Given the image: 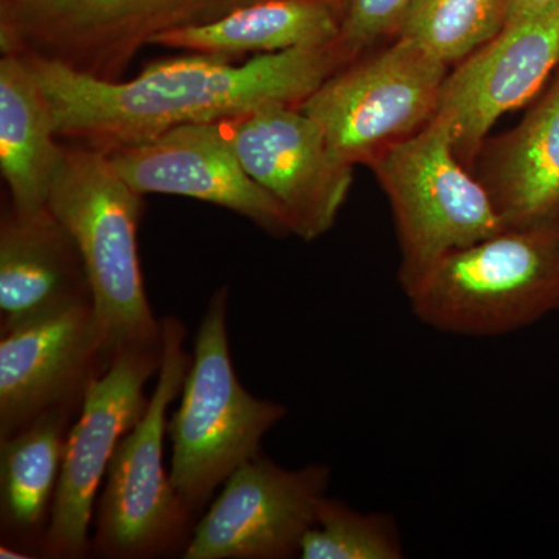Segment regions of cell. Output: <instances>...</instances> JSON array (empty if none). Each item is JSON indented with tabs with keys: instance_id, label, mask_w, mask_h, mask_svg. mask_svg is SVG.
Instances as JSON below:
<instances>
[{
	"instance_id": "6da1fadb",
	"label": "cell",
	"mask_w": 559,
	"mask_h": 559,
	"mask_svg": "<svg viewBox=\"0 0 559 559\" xmlns=\"http://www.w3.org/2000/svg\"><path fill=\"white\" fill-rule=\"evenodd\" d=\"M49 103L58 135L105 151L191 123L238 119L271 103L304 105L349 60L340 43L261 53L245 64L221 55L154 62L131 80H103L58 61L24 57Z\"/></svg>"
},
{
	"instance_id": "7a4b0ae2",
	"label": "cell",
	"mask_w": 559,
	"mask_h": 559,
	"mask_svg": "<svg viewBox=\"0 0 559 559\" xmlns=\"http://www.w3.org/2000/svg\"><path fill=\"white\" fill-rule=\"evenodd\" d=\"M142 197L114 170L105 150L87 143L62 150L47 207L83 259L106 369L121 352L164 344L140 270Z\"/></svg>"
},
{
	"instance_id": "3957f363",
	"label": "cell",
	"mask_w": 559,
	"mask_h": 559,
	"mask_svg": "<svg viewBox=\"0 0 559 559\" xmlns=\"http://www.w3.org/2000/svg\"><path fill=\"white\" fill-rule=\"evenodd\" d=\"M407 300L419 323L462 337L507 336L559 311V215L452 250Z\"/></svg>"
},
{
	"instance_id": "277c9868",
	"label": "cell",
	"mask_w": 559,
	"mask_h": 559,
	"mask_svg": "<svg viewBox=\"0 0 559 559\" xmlns=\"http://www.w3.org/2000/svg\"><path fill=\"white\" fill-rule=\"evenodd\" d=\"M227 288L210 297L180 406L168 419L173 487L193 520L219 485L260 454L261 439L286 417L282 403L257 399L238 380L227 336Z\"/></svg>"
},
{
	"instance_id": "5b68a950",
	"label": "cell",
	"mask_w": 559,
	"mask_h": 559,
	"mask_svg": "<svg viewBox=\"0 0 559 559\" xmlns=\"http://www.w3.org/2000/svg\"><path fill=\"white\" fill-rule=\"evenodd\" d=\"M164 345L156 389L134 429L121 439L95 503L91 554L108 559H150L186 550L193 518L180 502L165 466L168 407L182 392L191 355L186 325L162 318Z\"/></svg>"
},
{
	"instance_id": "8992f818",
	"label": "cell",
	"mask_w": 559,
	"mask_h": 559,
	"mask_svg": "<svg viewBox=\"0 0 559 559\" xmlns=\"http://www.w3.org/2000/svg\"><path fill=\"white\" fill-rule=\"evenodd\" d=\"M388 197L400 246L399 283L411 296L452 250L506 229L484 183L455 156L450 128L433 119L369 165Z\"/></svg>"
},
{
	"instance_id": "52a82bcc",
	"label": "cell",
	"mask_w": 559,
	"mask_h": 559,
	"mask_svg": "<svg viewBox=\"0 0 559 559\" xmlns=\"http://www.w3.org/2000/svg\"><path fill=\"white\" fill-rule=\"evenodd\" d=\"M257 0H0V49L120 80L154 38Z\"/></svg>"
},
{
	"instance_id": "ba28073f",
	"label": "cell",
	"mask_w": 559,
	"mask_h": 559,
	"mask_svg": "<svg viewBox=\"0 0 559 559\" xmlns=\"http://www.w3.org/2000/svg\"><path fill=\"white\" fill-rule=\"evenodd\" d=\"M450 70L414 40L396 38L334 72L301 110L340 159L369 167L382 151L436 119Z\"/></svg>"
},
{
	"instance_id": "9c48e42d",
	"label": "cell",
	"mask_w": 559,
	"mask_h": 559,
	"mask_svg": "<svg viewBox=\"0 0 559 559\" xmlns=\"http://www.w3.org/2000/svg\"><path fill=\"white\" fill-rule=\"evenodd\" d=\"M162 345L121 352L87 385L79 418L66 441L40 557L81 559L91 554L90 530L98 491L121 439L148 407L145 385L160 369Z\"/></svg>"
},
{
	"instance_id": "30bf717a",
	"label": "cell",
	"mask_w": 559,
	"mask_h": 559,
	"mask_svg": "<svg viewBox=\"0 0 559 559\" xmlns=\"http://www.w3.org/2000/svg\"><path fill=\"white\" fill-rule=\"evenodd\" d=\"M330 481V466L289 469L253 455L231 474L194 525L182 559L297 557Z\"/></svg>"
},
{
	"instance_id": "8fae6325",
	"label": "cell",
	"mask_w": 559,
	"mask_h": 559,
	"mask_svg": "<svg viewBox=\"0 0 559 559\" xmlns=\"http://www.w3.org/2000/svg\"><path fill=\"white\" fill-rule=\"evenodd\" d=\"M224 123L250 178L285 209L293 235L310 242L333 229L355 167L331 151L310 116L271 103Z\"/></svg>"
},
{
	"instance_id": "7c38bea8",
	"label": "cell",
	"mask_w": 559,
	"mask_h": 559,
	"mask_svg": "<svg viewBox=\"0 0 559 559\" xmlns=\"http://www.w3.org/2000/svg\"><path fill=\"white\" fill-rule=\"evenodd\" d=\"M106 154L140 194L193 198L231 210L274 237L293 235L285 209L242 167L224 121L180 124Z\"/></svg>"
},
{
	"instance_id": "4fadbf2b",
	"label": "cell",
	"mask_w": 559,
	"mask_h": 559,
	"mask_svg": "<svg viewBox=\"0 0 559 559\" xmlns=\"http://www.w3.org/2000/svg\"><path fill=\"white\" fill-rule=\"evenodd\" d=\"M559 66V7L509 22L450 70L436 119L450 128L455 156L473 171L496 121L538 94Z\"/></svg>"
},
{
	"instance_id": "5bb4252c",
	"label": "cell",
	"mask_w": 559,
	"mask_h": 559,
	"mask_svg": "<svg viewBox=\"0 0 559 559\" xmlns=\"http://www.w3.org/2000/svg\"><path fill=\"white\" fill-rule=\"evenodd\" d=\"M105 370L92 301L2 333L0 440L47 412L79 409L87 385Z\"/></svg>"
},
{
	"instance_id": "9a60e30c",
	"label": "cell",
	"mask_w": 559,
	"mask_h": 559,
	"mask_svg": "<svg viewBox=\"0 0 559 559\" xmlns=\"http://www.w3.org/2000/svg\"><path fill=\"white\" fill-rule=\"evenodd\" d=\"M92 301L75 241L49 207L0 221V333Z\"/></svg>"
},
{
	"instance_id": "2e32d148",
	"label": "cell",
	"mask_w": 559,
	"mask_h": 559,
	"mask_svg": "<svg viewBox=\"0 0 559 559\" xmlns=\"http://www.w3.org/2000/svg\"><path fill=\"white\" fill-rule=\"evenodd\" d=\"M473 173L507 227L559 215V73L518 127L485 140Z\"/></svg>"
},
{
	"instance_id": "e0dca14e",
	"label": "cell",
	"mask_w": 559,
	"mask_h": 559,
	"mask_svg": "<svg viewBox=\"0 0 559 559\" xmlns=\"http://www.w3.org/2000/svg\"><path fill=\"white\" fill-rule=\"evenodd\" d=\"M57 128L49 103L21 55L0 60V170L9 186L11 207L38 212L47 207L51 182L61 164Z\"/></svg>"
},
{
	"instance_id": "ac0fdd59",
	"label": "cell",
	"mask_w": 559,
	"mask_h": 559,
	"mask_svg": "<svg viewBox=\"0 0 559 559\" xmlns=\"http://www.w3.org/2000/svg\"><path fill=\"white\" fill-rule=\"evenodd\" d=\"M341 25L342 14L320 0H257L207 24L162 33L153 44L231 58L326 46Z\"/></svg>"
},
{
	"instance_id": "d6986e66",
	"label": "cell",
	"mask_w": 559,
	"mask_h": 559,
	"mask_svg": "<svg viewBox=\"0 0 559 559\" xmlns=\"http://www.w3.org/2000/svg\"><path fill=\"white\" fill-rule=\"evenodd\" d=\"M73 412H47L27 428L0 440V520L9 538L3 543L40 554Z\"/></svg>"
},
{
	"instance_id": "ffe728a7",
	"label": "cell",
	"mask_w": 559,
	"mask_h": 559,
	"mask_svg": "<svg viewBox=\"0 0 559 559\" xmlns=\"http://www.w3.org/2000/svg\"><path fill=\"white\" fill-rule=\"evenodd\" d=\"M510 0H414L396 38L414 40L450 68L499 35Z\"/></svg>"
},
{
	"instance_id": "44dd1931",
	"label": "cell",
	"mask_w": 559,
	"mask_h": 559,
	"mask_svg": "<svg viewBox=\"0 0 559 559\" xmlns=\"http://www.w3.org/2000/svg\"><path fill=\"white\" fill-rule=\"evenodd\" d=\"M304 559H403L395 518L364 513L342 500L322 499L318 520L300 544Z\"/></svg>"
},
{
	"instance_id": "7402d4cb",
	"label": "cell",
	"mask_w": 559,
	"mask_h": 559,
	"mask_svg": "<svg viewBox=\"0 0 559 559\" xmlns=\"http://www.w3.org/2000/svg\"><path fill=\"white\" fill-rule=\"evenodd\" d=\"M414 0H348L337 43L353 61L388 36H399Z\"/></svg>"
},
{
	"instance_id": "603a6c76",
	"label": "cell",
	"mask_w": 559,
	"mask_h": 559,
	"mask_svg": "<svg viewBox=\"0 0 559 559\" xmlns=\"http://www.w3.org/2000/svg\"><path fill=\"white\" fill-rule=\"evenodd\" d=\"M557 7H559V0H510L509 22L546 13V11L557 9Z\"/></svg>"
},
{
	"instance_id": "cb8c5ba5",
	"label": "cell",
	"mask_w": 559,
	"mask_h": 559,
	"mask_svg": "<svg viewBox=\"0 0 559 559\" xmlns=\"http://www.w3.org/2000/svg\"><path fill=\"white\" fill-rule=\"evenodd\" d=\"M0 558L2 559H27L33 558V555L27 554L21 547L13 546V544L2 543L0 547Z\"/></svg>"
},
{
	"instance_id": "d4e9b609",
	"label": "cell",
	"mask_w": 559,
	"mask_h": 559,
	"mask_svg": "<svg viewBox=\"0 0 559 559\" xmlns=\"http://www.w3.org/2000/svg\"><path fill=\"white\" fill-rule=\"evenodd\" d=\"M320 2L326 3V5L333 7L337 13L342 14L344 17L345 9H347L348 0H320Z\"/></svg>"
}]
</instances>
